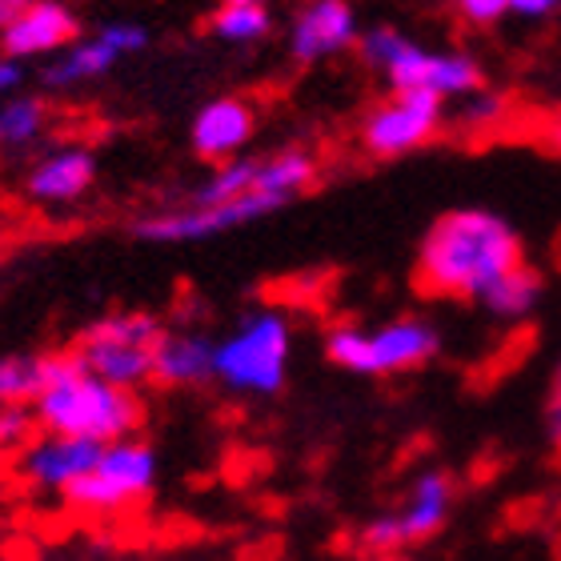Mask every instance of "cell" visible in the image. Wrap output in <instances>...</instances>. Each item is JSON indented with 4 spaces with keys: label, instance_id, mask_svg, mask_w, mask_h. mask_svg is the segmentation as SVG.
<instances>
[{
    "label": "cell",
    "instance_id": "cell-9",
    "mask_svg": "<svg viewBox=\"0 0 561 561\" xmlns=\"http://www.w3.org/2000/svg\"><path fill=\"white\" fill-rule=\"evenodd\" d=\"M442 129V96L433 93H393L365 117V149L374 157H401L417 149Z\"/></svg>",
    "mask_w": 561,
    "mask_h": 561
},
{
    "label": "cell",
    "instance_id": "cell-27",
    "mask_svg": "<svg viewBox=\"0 0 561 561\" xmlns=\"http://www.w3.org/2000/svg\"><path fill=\"white\" fill-rule=\"evenodd\" d=\"M546 417H550V437H553V445L561 449V365H558V374H553L550 410H546Z\"/></svg>",
    "mask_w": 561,
    "mask_h": 561
},
{
    "label": "cell",
    "instance_id": "cell-5",
    "mask_svg": "<svg viewBox=\"0 0 561 561\" xmlns=\"http://www.w3.org/2000/svg\"><path fill=\"white\" fill-rule=\"evenodd\" d=\"M164 329L149 313H108L84 329L77 341V362L93 377L117 389H137L152 377V357Z\"/></svg>",
    "mask_w": 561,
    "mask_h": 561
},
{
    "label": "cell",
    "instance_id": "cell-19",
    "mask_svg": "<svg viewBox=\"0 0 561 561\" xmlns=\"http://www.w3.org/2000/svg\"><path fill=\"white\" fill-rule=\"evenodd\" d=\"M538 297H541V277L529 270V265H522V270H514L510 277L497 280V285L481 297V305H485L493 317H502V321H522V317L534 313Z\"/></svg>",
    "mask_w": 561,
    "mask_h": 561
},
{
    "label": "cell",
    "instance_id": "cell-16",
    "mask_svg": "<svg viewBox=\"0 0 561 561\" xmlns=\"http://www.w3.org/2000/svg\"><path fill=\"white\" fill-rule=\"evenodd\" d=\"M253 105L237 101V96H221L197 113L193 121V149L205 157V161H225L233 157L249 137H253Z\"/></svg>",
    "mask_w": 561,
    "mask_h": 561
},
{
    "label": "cell",
    "instance_id": "cell-29",
    "mask_svg": "<svg viewBox=\"0 0 561 561\" xmlns=\"http://www.w3.org/2000/svg\"><path fill=\"white\" fill-rule=\"evenodd\" d=\"M28 4H33V0H0V24L9 28V24L16 21V16L28 9Z\"/></svg>",
    "mask_w": 561,
    "mask_h": 561
},
{
    "label": "cell",
    "instance_id": "cell-11",
    "mask_svg": "<svg viewBox=\"0 0 561 561\" xmlns=\"http://www.w3.org/2000/svg\"><path fill=\"white\" fill-rule=\"evenodd\" d=\"M101 449H105V445L45 433V437L28 442L21 454H16V473H21V481H28L33 490L65 493L72 481L84 478V473L101 461Z\"/></svg>",
    "mask_w": 561,
    "mask_h": 561
},
{
    "label": "cell",
    "instance_id": "cell-31",
    "mask_svg": "<svg viewBox=\"0 0 561 561\" xmlns=\"http://www.w3.org/2000/svg\"><path fill=\"white\" fill-rule=\"evenodd\" d=\"M225 4H261V0H225Z\"/></svg>",
    "mask_w": 561,
    "mask_h": 561
},
{
    "label": "cell",
    "instance_id": "cell-3",
    "mask_svg": "<svg viewBox=\"0 0 561 561\" xmlns=\"http://www.w3.org/2000/svg\"><path fill=\"white\" fill-rule=\"evenodd\" d=\"M442 350V337L430 321L421 317H398L389 325L362 329V325H333L325 337L329 362L365 377L405 374L417 365L433 362Z\"/></svg>",
    "mask_w": 561,
    "mask_h": 561
},
{
    "label": "cell",
    "instance_id": "cell-13",
    "mask_svg": "<svg viewBox=\"0 0 561 561\" xmlns=\"http://www.w3.org/2000/svg\"><path fill=\"white\" fill-rule=\"evenodd\" d=\"M217 377V345L201 333H164L152 357V381L164 389H197Z\"/></svg>",
    "mask_w": 561,
    "mask_h": 561
},
{
    "label": "cell",
    "instance_id": "cell-26",
    "mask_svg": "<svg viewBox=\"0 0 561 561\" xmlns=\"http://www.w3.org/2000/svg\"><path fill=\"white\" fill-rule=\"evenodd\" d=\"M457 12L466 16L469 24H493L502 21L505 9H510V0H454Z\"/></svg>",
    "mask_w": 561,
    "mask_h": 561
},
{
    "label": "cell",
    "instance_id": "cell-32",
    "mask_svg": "<svg viewBox=\"0 0 561 561\" xmlns=\"http://www.w3.org/2000/svg\"><path fill=\"white\" fill-rule=\"evenodd\" d=\"M362 561H405V558H362Z\"/></svg>",
    "mask_w": 561,
    "mask_h": 561
},
{
    "label": "cell",
    "instance_id": "cell-10",
    "mask_svg": "<svg viewBox=\"0 0 561 561\" xmlns=\"http://www.w3.org/2000/svg\"><path fill=\"white\" fill-rule=\"evenodd\" d=\"M386 77L398 93L469 96L481 89V69L466 53H430L405 41L401 53L386 65Z\"/></svg>",
    "mask_w": 561,
    "mask_h": 561
},
{
    "label": "cell",
    "instance_id": "cell-22",
    "mask_svg": "<svg viewBox=\"0 0 561 561\" xmlns=\"http://www.w3.org/2000/svg\"><path fill=\"white\" fill-rule=\"evenodd\" d=\"M209 28L221 41L245 45V41H257V36L270 33V12H265V4H221L213 12Z\"/></svg>",
    "mask_w": 561,
    "mask_h": 561
},
{
    "label": "cell",
    "instance_id": "cell-24",
    "mask_svg": "<svg viewBox=\"0 0 561 561\" xmlns=\"http://www.w3.org/2000/svg\"><path fill=\"white\" fill-rule=\"evenodd\" d=\"M36 413L28 405H0V449H24L33 437Z\"/></svg>",
    "mask_w": 561,
    "mask_h": 561
},
{
    "label": "cell",
    "instance_id": "cell-2",
    "mask_svg": "<svg viewBox=\"0 0 561 561\" xmlns=\"http://www.w3.org/2000/svg\"><path fill=\"white\" fill-rule=\"evenodd\" d=\"M36 425L60 437H81L93 445L129 442L145 421V405L133 389H117L93 377L77 353L45 357V386L33 401Z\"/></svg>",
    "mask_w": 561,
    "mask_h": 561
},
{
    "label": "cell",
    "instance_id": "cell-25",
    "mask_svg": "<svg viewBox=\"0 0 561 561\" xmlns=\"http://www.w3.org/2000/svg\"><path fill=\"white\" fill-rule=\"evenodd\" d=\"M401 45H405V36L398 33V28H374V33L362 36V57L374 65V69L386 72V65L401 53Z\"/></svg>",
    "mask_w": 561,
    "mask_h": 561
},
{
    "label": "cell",
    "instance_id": "cell-12",
    "mask_svg": "<svg viewBox=\"0 0 561 561\" xmlns=\"http://www.w3.org/2000/svg\"><path fill=\"white\" fill-rule=\"evenodd\" d=\"M357 41V16L350 0H313L293 24V57L297 60H321L329 53H341Z\"/></svg>",
    "mask_w": 561,
    "mask_h": 561
},
{
    "label": "cell",
    "instance_id": "cell-20",
    "mask_svg": "<svg viewBox=\"0 0 561 561\" xmlns=\"http://www.w3.org/2000/svg\"><path fill=\"white\" fill-rule=\"evenodd\" d=\"M257 169L253 161H229L193 193V209H213V205H233V201L249 197L257 185Z\"/></svg>",
    "mask_w": 561,
    "mask_h": 561
},
{
    "label": "cell",
    "instance_id": "cell-17",
    "mask_svg": "<svg viewBox=\"0 0 561 561\" xmlns=\"http://www.w3.org/2000/svg\"><path fill=\"white\" fill-rule=\"evenodd\" d=\"M93 176L96 161L89 157V149H60L28 173V197L45 201V205H65V201L81 197L84 188L93 185Z\"/></svg>",
    "mask_w": 561,
    "mask_h": 561
},
{
    "label": "cell",
    "instance_id": "cell-33",
    "mask_svg": "<svg viewBox=\"0 0 561 561\" xmlns=\"http://www.w3.org/2000/svg\"><path fill=\"white\" fill-rule=\"evenodd\" d=\"M0 36H4V24H0Z\"/></svg>",
    "mask_w": 561,
    "mask_h": 561
},
{
    "label": "cell",
    "instance_id": "cell-30",
    "mask_svg": "<svg viewBox=\"0 0 561 561\" xmlns=\"http://www.w3.org/2000/svg\"><path fill=\"white\" fill-rule=\"evenodd\" d=\"M16 84H21V69L12 60H0V93H9Z\"/></svg>",
    "mask_w": 561,
    "mask_h": 561
},
{
    "label": "cell",
    "instance_id": "cell-18",
    "mask_svg": "<svg viewBox=\"0 0 561 561\" xmlns=\"http://www.w3.org/2000/svg\"><path fill=\"white\" fill-rule=\"evenodd\" d=\"M313 173H317V161L309 152L285 149V152H277V157H270V161H261L257 188L261 193H273V197H280L289 205V201L313 181Z\"/></svg>",
    "mask_w": 561,
    "mask_h": 561
},
{
    "label": "cell",
    "instance_id": "cell-8",
    "mask_svg": "<svg viewBox=\"0 0 561 561\" xmlns=\"http://www.w3.org/2000/svg\"><path fill=\"white\" fill-rule=\"evenodd\" d=\"M285 201L273 197V193H261L253 185V193L233 205H213V209H176V213H161V217H145V221L133 225V233L145 237V241H164V245H176V241H205V237L229 233L237 225H249L265 217V213L280 209Z\"/></svg>",
    "mask_w": 561,
    "mask_h": 561
},
{
    "label": "cell",
    "instance_id": "cell-23",
    "mask_svg": "<svg viewBox=\"0 0 561 561\" xmlns=\"http://www.w3.org/2000/svg\"><path fill=\"white\" fill-rule=\"evenodd\" d=\"M41 121H45V108L41 101H9L0 108V145H24L41 133Z\"/></svg>",
    "mask_w": 561,
    "mask_h": 561
},
{
    "label": "cell",
    "instance_id": "cell-21",
    "mask_svg": "<svg viewBox=\"0 0 561 561\" xmlns=\"http://www.w3.org/2000/svg\"><path fill=\"white\" fill-rule=\"evenodd\" d=\"M45 386V357H0V405H28Z\"/></svg>",
    "mask_w": 561,
    "mask_h": 561
},
{
    "label": "cell",
    "instance_id": "cell-1",
    "mask_svg": "<svg viewBox=\"0 0 561 561\" xmlns=\"http://www.w3.org/2000/svg\"><path fill=\"white\" fill-rule=\"evenodd\" d=\"M522 241L502 217L485 209L445 213L417 253V285L430 297L481 301L514 270H522Z\"/></svg>",
    "mask_w": 561,
    "mask_h": 561
},
{
    "label": "cell",
    "instance_id": "cell-28",
    "mask_svg": "<svg viewBox=\"0 0 561 561\" xmlns=\"http://www.w3.org/2000/svg\"><path fill=\"white\" fill-rule=\"evenodd\" d=\"M561 0H510V9L522 12V16H546L550 9H558Z\"/></svg>",
    "mask_w": 561,
    "mask_h": 561
},
{
    "label": "cell",
    "instance_id": "cell-14",
    "mask_svg": "<svg viewBox=\"0 0 561 561\" xmlns=\"http://www.w3.org/2000/svg\"><path fill=\"white\" fill-rule=\"evenodd\" d=\"M77 36V16L57 0H33L16 21L4 28V53L9 57H36V53H53V48L69 45Z\"/></svg>",
    "mask_w": 561,
    "mask_h": 561
},
{
    "label": "cell",
    "instance_id": "cell-4",
    "mask_svg": "<svg viewBox=\"0 0 561 561\" xmlns=\"http://www.w3.org/2000/svg\"><path fill=\"white\" fill-rule=\"evenodd\" d=\"M293 353L289 321L273 309L245 317L229 337L217 345V381L233 393L270 398L285 386Z\"/></svg>",
    "mask_w": 561,
    "mask_h": 561
},
{
    "label": "cell",
    "instance_id": "cell-6",
    "mask_svg": "<svg viewBox=\"0 0 561 561\" xmlns=\"http://www.w3.org/2000/svg\"><path fill=\"white\" fill-rule=\"evenodd\" d=\"M152 485H157V454H152V445L129 437V442L105 445L101 461L84 478L72 481L60 497L81 514H121V510L145 502Z\"/></svg>",
    "mask_w": 561,
    "mask_h": 561
},
{
    "label": "cell",
    "instance_id": "cell-7",
    "mask_svg": "<svg viewBox=\"0 0 561 561\" xmlns=\"http://www.w3.org/2000/svg\"><path fill=\"white\" fill-rule=\"evenodd\" d=\"M454 514V481L442 469H421L410 485V497L374 522H365L357 541L365 558H398L405 546L437 538Z\"/></svg>",
    "mask_w": 561,
    "mask_h": 561
},
{
    "label": "cell",
    "instance_id": "cell-15",
    "mask_svg": "<svg viewBox=\"0 0 561 561\" xmlns=\"http://www.w3.org/2000/svg\"><path fill=\"white\" fill-rule=\"evenodd\" d=\"M145 45H149V36H145L140 24H105V28L96 33V41L72 48L69 57L48 72V81L77 84V81H89V77H101L113 60H121L125 53H140Z\"/></svg>",
    "mask_w": 561,
    "mask_h": 561
}]
</instances>
